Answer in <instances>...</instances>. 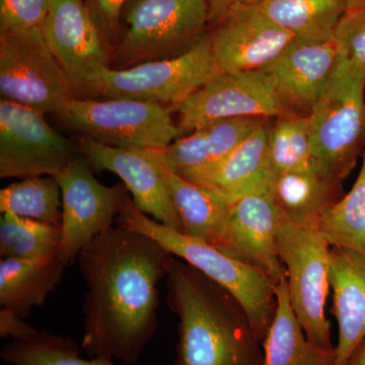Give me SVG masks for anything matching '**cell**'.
I'll return each mask as SVG.
<instances>
[{
  "label": "cell",
  "instance_id": "31",
  "mask_svg": "<svg viewBox=\"0 0 365 365\" xmlns=\"http://www.w3.org/2000/svg\"><path fill=\"white\" fill-rule=\"evenodd\" d=\"M338 59L365 71V7L347 9L334 35Z\"/></svg>",
  "mask_w": 365,
  "mask_h": 365
},
{
  "label": "cell",
  "instance_id": "8",
  "mask_svg": "<svg viewBox=\"0 0 365 365\" xmlns=\"http://www.w3.org/2000/svg\"><path fill=\"white\" fill-rule=\"evenodd\" d=\"M1 100L56 114L76 98L42 28L0 33Z\"/></svg>",
  "mask_w": 365,
  "mask_h": 365
},
{
  "label": "cell",
  "instance_id": "2",
  "mask_svg": "<svg viewBox=\"0 0 365 365\" xmlns=\"http://www.w3.org/2000/svg\"><path fill=\"white\" fill-rule=\"evenodd\" d=\"M165 279L168 304L179 319L172 365H264L248 314L228 290L175 256Z\"/></svg>",
  "mask_w": 365,
  "mask_h": 365
},
{
  "label": "cell",
  "instance_id": "12",
  "mask_svg": "<svg viewBox=\"0 0 365 365\" xmlns=\"http://www.w3.org/2000/svg\"><path fill=\"white\" fill-rule=\"evenodd\" d=\"M44 113L0 101V178L56 177L78 148L46 121Z\"/></svg>",
  "mask_w": 365,
  "mask_h": 365
},
{
  "label": "cell",
  "instance_id": "5",
  "mask_svg": "<svg viewBox=\"0 0 365 365\" xmlns=\"http://www.w3.org/2000/svg\"><path fill=\"white\" fill-rule=\"evenodd\" d=\"M122 19L125 32L113 69L181 56L210 23L207 0H127Z\"/></svg>",
  "mask_w": 365,
  "mask_h": 365
},
{
  "label": "cell",
  "instance_id": "11",
  "mask_svg": "<svg viewBox=\"0 0 365 365\" xmlns=\"http://www.w3.org/2000/svg\"><path fill=\"white\" fill-rule=\"evenodd\" d=\"M93 170L86 157L76 155L55 177L62 194L58 253L67 265L78 260L81 250L96 237L113 227L129 193L125 185H103Z\"/></svg>",
  "mask_w": 365,
  "mask_h": 365
},
{
  "label": "cell",
  "instance_id": "7",
  "mask_svg": "<svg viewBox=\"0 0 365 365\" xmlns=\"http://www.w3.org/2000/svg\"><path fill=\"white\" fill-rule=\"evenodd\" d=\"M276 244L287 274L290 304L307 339L321 347L334 348L326 316L331 245L317 228L287 220L278 228Z\"/></svg>",
  "mask_w": 365,
  "mask_h": 365
},
{
  "label": "cell",
  "instance_id": "20",
  "mask_svg": "<svg viewBox=\"0 0 365 365\" xmlns=\"http://www.w3.org/2000/svg\"><path fill=\"white\" fill-rule=\"evenodd\" d=\"M269 128L268 122L262 125L194 184L212 190L232 203L251 194L270 193L273 174L269 160Z\"/></svg>",
  "mask_w": 365,
  "mask_h": 365
},
{
  "label": "cell",
  "instance_id": "23",
  "mask_svg": "<svg viewBox=\"0 0 365 365\" xmlns=\"http://www.w3.org/2000/svg\"><path fill=\"white\" fill-rule=\"evenodd\" d=\"M173 202L182 222V234L215 246L227 225L232 201L173 172L158 158Z\"/></svg>",
  "mask_w": 365,
  "mask_h": 365
},
{
  "label": "cell",
  "instance_id": "36",
  "mask_svg": "<svg viewBox=\"0 0 365 365\" xmlns=\"http://www.w3.org/2000/svg\"><path fill=\"white\" fill-rule=\"evenodd\" d=\"M346 365H365V340L352 353Z\"/></svg>",
  "mask_w": 365,
  "mask_h": 365
},
{
  "label": "cell",
  "instance_id": "15",
  "mask_svg": "<svg viewBox=\"0 0 365 365\" xmlns=\"http://www.w3.org/2000/svg\"><path fill=\"white\" fill-rule=\"evenodd\" d=\"M210 37L222 72L263 71L295 41L257 6L228 11Z\"/></svg>",
  "mask_w": 365,
  "mask_h": 365
},
{
  "label": "cell",
  "instance_id": "30",
  "mask_svg": "<svg viewBox=\"0 0 365 365\" xmlns=\"http://www.w3.org/2000/svg\"><path fill=\"white\" fill-rule=\"evenodd\" d=\"M61 241V227L2 213L0 218L1 259L33 260L56 252Z\"/></svg>",
  "mask_w": 365,
  "mask_h": 365
},
{
  "label": "cell",
  "instance_id": "26",
  "mask_svg": "<svg viewBox=\"0 0 365 365\" xmlns=\"http://www.w3.org/2000/svg\"><path fill=\"white\" fill-rule=\"evenodd\" d=\"M79 354L81 348L71 337L48 331L11 340L0 351V357L9 365H115L111 359H85Z\"/></svg>",
  "mask_w": 365,
  "mask_h": 365
},
{
  "label": "cell",
  "instance_id": "24",
  "mask_svg": "<svg viewBox=\"0 0 365 365\" xmlns=\"http://www.w3.org/2000/svg\"><path fill=\"white\" fill-rule=\"evenodd\" d=\"M276 297L275 317L262 342L264 365H335V347H321L307 339L290 304L287 276L276 284Z\"/></svg>",
  "mask_w": 365,
  "mask_h": 365
},
{
  "label": "cell",
  "instance_id": "13",
  "mask_svg": "<svg viewBox=\"0 0 365 365\" xmlns=\"http://www.w3.org/2000/svg\"><path fill=\"white\" fill-rule=\"evenodd\" d=\"M182 134L232 118L278 117L285 113L272 81L262 71L222 72L177 109Z\"/></svg>",
  "mask_w": 365,
  "mask_h": 365
},
{
  "label": "cell",
  "instance_id": "1",
  "mask_svg": "<svg viewBox=\"0 0 365 365\" xmlns=\"http://www.w3.org/2000/svg\"><path fill=\"white\" fill-rule=\"evenodd\" d=\"M174 255L123 225L96 237L78 257L88 292L81 348L91 359L138 361L158 326L160 282Z\"/></svg>",
  "mask_w": 365,
  "mask_h": 365
},
{
  "label": "cell",
  "instance_id": "28",
  "mask_svg": "<svg viewBox=\"0 0 365 365\" xmlns=\"http://www.w3.org/2000/svg\"><path fill=\"white\" fill-rule=\"evenodd\" d=\"M361 158L351 190L322 218L318 230L331 246L365 255V148Z\"/></svg>",
  "mask_w": 365,
  "mask_h": 365
},
{
  "label": "cell",
  "instance_id": "32",
  "mask_svg": "<svg viewBox=\"0 0 365 365\" xmlns=\"http://www.w3.org/2000/svg\"><path fill=\"white\" fill-rule=\"evenodd\" d=\"M52 0H0V33L42 28Z\"/></svg>",
  "mask_w": 365,
  "mask_h": 365
},
{
  "label": "cell",
  "instance_id": "16",
  "mask_svg": "<svg viewBox=\"0 0 365 365\" xmlns=\"http://www.w3.org/2000/svg\"><path fill=\"white\" fill-rule=\"evenodd\" d=\"M270 193L242 197L232 204L215 248L258 269L277 284L287 276L278 256V228L284 220Z\"/></svg>",
  "mask_w": 365,
  "mask_h": 365
},
{
  "label": "cell",
  "instance_id": "14",
  "mask_svg": "<svg viewBox=\"0 0 365 365\" xmlns=\"http://www.w3.org/2000/svg\"><path fill=\"white\" fill-rule=\"evenodd\" d=\"M76 148L93 169L117 175L132 194L134 205L139 210L182 232L181 220L153 150L115 148L85 136L78 138Z\"/></svg>",
  "mask_w": 365,
  "mask_h": 365
},
{
  "label": "cell",
  "instance_id": "29",
  "mask_svg": "<svg viewBox=\"0 0 365 365\" xmlns=\"http://www.w3.org/2000/svg\"><path fill=\"white\" fill-rule=\"evenodd\" d=\"M269 160L274 178L314 165L309 115L285 112L269 128Z\"/></svg>",
  "mask_w": 365,
  "mask_h": 365
},
{
  "label": "cell",
  "instance_id": "27",
  "mask_svg": "<svg viewBox=\"0 0 365 365\" xmlns=\"http://www.w3.org/2000/svg\"><path fill=\"white\" fill-rule=\"evenodd\" d=\"M0 211L61 227L62 194L55 177L26 178L0 191Z\"/></svg>",
  "mask_w": 365,
  "mask_h": 365
},
{
  "label": "cell",
  "instance_id": "21",
  "mask_svg": "<svg viewBox=\"0 0 365 365\" xmlns=\"http://www.w3.org/2000/svg\"><path fill=\"white\" fill-rule=\"evenodd\" d=\"M270 195L288 222L318 230L319 223L343 194L342 182L309 165L274 178Z\"/></svg>",
  "mask_w": 365,
  "mask_h": 365
},
{
  "label": "cell",
  "instance_id": "33",
  "mask_svg": "<svg viewBox=\"0 0 365 365\" xmlns=\"http://www.w3.org/2000/svg\"><path fill=\"white\" fill-rule=\"evenodd\" d=\"M93 21L108 43L118 32L127 0H85Z\"/></svg>",
  "mask_w": 365,
  "mask_h": 365
},
{
  "label": "cell",
  "instance_id": "10",
  "mask_svg": "<svg viewBox=\"0 0 365 365\" xmlns=\"http://www.w3.org/2000/svg\"><path fill=\"white\" fill-rule=\"evenodd\" d=\"M42 30L76 98L100 97L103 76L111 68L109 43L85 0H52Z\"/></svg>",
  "mask_w": 365,
  "mask_h": 365
},
{
  "label": "cell",
  "instance_id": "35",
  "mask_svg": "<svg viewBox=\"0 0 365 365\" xmlns=\"http://www.w3.org/2000/svg\"><path fill=\"white\" fill-rule=\"evenodd\" d=\"M264 0H207L210 23H218L230 9L240 6H259Z\"/></svg>",
  "mask_w": 365,
  "mask_h": 365
},
{
  "label": "cell",
  "instance_id": "18",
  "mask_svg": "<svg viewBox=\"0 0 365 365\" xmlns=\"http://www.w3.org/2000/svg\"><path fill=\"white\" fill-rule=\"evenodd\" d=\"M267 120L260 117L222 120L180 137L163 150H153L173 172L193 182L222 162Z\"/></svg>",
  "mask_w": 365,
  "mask_h": 365
},
{
  "label": "cell",
  "instance_id": "37",
  "mask_svg": "<svg viewBox=\"0 0 365 365\" xmlns=\"http://www.w3.org/2000/svg\"><path fill=\"white\" fill-rule=\"evenodd\" d=\"M347 9H360L365 7V0H344Z\"/></svg>",
  "mask_w": 365,
  "mask_h": 365
},
{
  "label": "cell",
  "instance_id": "19",
  "mask_svg": "<svg viewBox=\"0 0 365 365\" xmlns=\"http://www.w3.org/2000/svg\"><path fill=\"white\" fill-rule=\"evenodd\" d=\"M329 280L339 329L335 365H346L365 340V255L331 246Z\"/></svg>",
  "mask_w": 365,
  "mask_h": 365
},
{
  "label": "cell",
  "instance_id": "3",
  "mask_svg": "<svg viewBox=\"0 0 365 365\" xmlns=\"http://www.w3.org/2000/svg\"><path fill=\"white\" fill-rule=\"evenodd\" d=\"M153 237L175 257L198 269L228 290L246 309L257 337L263 342L277 309L276 283L265 273L228 256L212 245L190 237L145 215L127 194L117 218Z\"/></svg>",
  "mask_w": 365,
  "mask_h": 365
},
{
  "label": "cell",
  "instance_id": "9",
  "mask_svg": "<svg viewBox=\"0 0 365 365\" xmlns=\"http://www.w3.org/2000/svg\"><path fill=\"white\" fill-rule=\"evenodd\" d=\"M222 72L210 35L205 34L181 56L144 62L128 68L107 69L100 98L143 101L177 110Z\"/></svg>",
  "mask_w": 365,
  "mask_h": 365
},
{
  "label": "cell",
  "instance_id": "6",
  "mask_svg": "<svg viewBox=\"0 0 365 365\" xmlns=\"http://www.w3.org/2000/svg\"><path fill=\"white\" fill-rule=\"evenodd\" d=\"M169 107L128 98H74L57 116L97 143L133 150H163L184 135Z\"/></svg>",
  "mask_w": 365,
  "mask_h": 365
},
{
  "label": "cell",
  "instance_id": "25",
  "mask_svg": "<svg viewBox=\"0 0 365 365\" xmlns=\"http://www.w3.org/2000/svg\"><path fill=\"white\" fill-rule=\"evenodd\" d=\"M257 6L302 43L334 40L336 28L347 11L344 0H264Z\"/></svg>",
  "mask_w": 365,
  "mask_h": 365
},
{
  "label": "cell",
  "instance_id": "22",
  "mask_svg": "<svg viewBox=\"0 0 365 365\" xmlns=\"http://www.w3.org/2000/svg\"><path fill=\"white\" fill-rule=\"evenodd\" d=\"M58 250L33 260L6 258L0 261V304L26 319L56 289L67 267Z\"/></svg>",
  "mask_w": 365,
  "mask_h": 365
},
{
  "label": "cell",
  "instance_id": "4",
  "mask_svg": "<svg viewBox=\"0 0 365 365\" xmlns=\"http://www.w3.org/2000/svg\"><path fill=\"white\" fill-rule=\"evenodd\" d=\"M309 122L314 165L343 182L365 148V71L338 59Z\"/></svg>",
  "mask_w": 365,
  "mask_h": 365
},
{
  "label": "cell",
  "instance_id": "34",
  "mask_svg": "<svg viewBox=\"0 0 365 365\" xmlns=\"http://www.w3.org/2000/svg\"><path fill=\"white\" fill-rule=\"evenodd\" d=\"M30 324L26 323L20 316L6 309H0V336L11 337L13 340L25 339L37 332Z\"/></svg>",
  "mask_w": 365,
  "mask_h": 365
},
{
  "label": "cell",
  "instance_id": "17",
  "mask_svg": "<svg viewBox=\"0 0 365 365\" xmlns=\"http://www.w3.org/2000/svg\"><path fill=\"white\" fill-rule=\"evenodd\" d=\"M335 40L325 43L294 41L263 69L272 81L285 111L287 107L311 114L337 64Z\"/></svg>",
  "mask_w": 365,
  "mask_h": 365
}]
</instances>
